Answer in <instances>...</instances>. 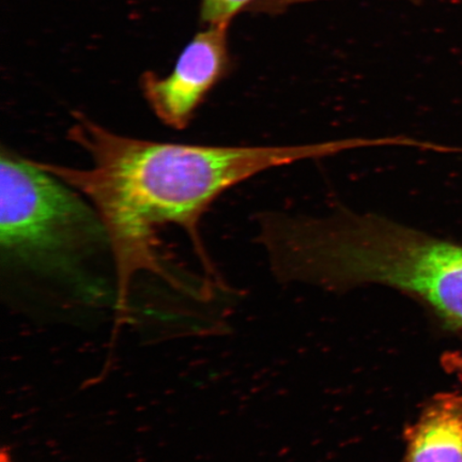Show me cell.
I'll use <instances>...</instances> for the list:
<instances>
[{"instance_id":"cell-1","label":"cell","mask_w":462,"mask_h":462,"mask_svg":"<svg viewBox=\"0 0 462 462\" xmlns=\"http://www.w3.org/2000/svg\"><path fill=\"white\" fill-rule=\"evenodd\" d=\"M69 138L88 154V166L36 164L95 207L123 291L138 271L164 274L157 252L161 228L176 225L186 231L209 268L199 224L225 190L275 167L333 157L354 148L349 138L253 147L150 142L117 134L79 113Z\"/></svg>"},{"instance_id":"cell-2","label":"cell","mask_w":462,"mask_h":462,"mask_svg":"<svg viewBox=\"0 0 462 462\" xmlns=\"http://www.w3.org/2000/svg\"><path fill=\"white\" fill-rule=\"evenodd\" d=\"M36 162L0 158V246L11 259L50 263L106 233L96 211Z\"/></svg>"},{"instance_id":"cell-3","label":"cell","mask_w":462,"mask_h":462,"mask_svg":"<svg viewBox=\"0 0 462 462\" xmlns=\"http://www.w3.org/2000/svg\"><path fill=\"white\" fill-rule=\"evenodd\" d=\"M229 68L227 26H209L186 46L170 75L143 74V94L162 123L183 130Z\"/></svg>"},{"instance_id":"cell-4","label":"cell","mask_w":462,"mask_h":462,"mask_svg":"<svg viewBox=\"0 0 462 462\" xmlns=\"http://www.w3.org/2000/svg\"><path fill=\"white\" fill-rule=\"evenodd\" d=\"M403 462H462V392L438 394L407 432Z\"/></svg>"},{"instance_id":"cell-5","label":"cell","mask_w":462,"mask_h":462,"mask_svg":"<svg viewBox=\"0 0 462 462\" xmlns=\"http://www.w3.org/2000/svg\"><path fill=\"white\" fill-rule=\"evenodd\" d=\"M423 304L448 328L462 332V245L446 240L439 247Z\"/></svg>"},{"instance_id":"cell-6","label":"cell","mask_w":462,"mask_h":462,"mask_svg":"<svg viewBox=\"0 0 462 462\" xmlns=\"http://www.w3.org/2000/svg\"><path fill=\"white\" fill-rule=\"evenodd\" d=\"M256 0H201L200 20L207 27L227 26Z\"/></svg>"},{"instance_id":"cell-7","label":"cell","mask_w":462,"mask_h":462,"mask_svg":"<svg viewBox=\"0 0 462 462\" xmlns=\"http://www.w3.org/2000/svg\"><path fill=\"white\" fill-rule=\"evenodd\" d=\"M444 367L462 381V351L450 352L443 357Z\"/></svg>"}]
</instances>
